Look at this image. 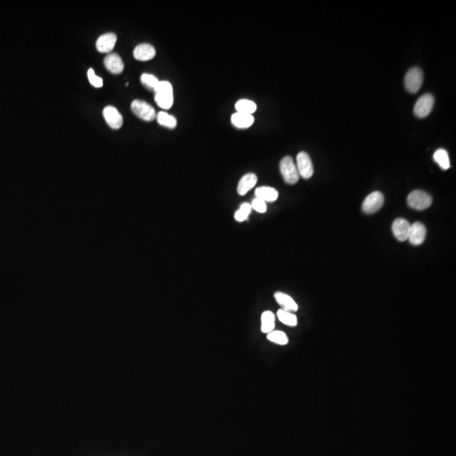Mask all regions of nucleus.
<instances>
[{"label":"nucleus","instance_id":"2eb2a0df","mask_svg":"<svg viewBox=\"0 0 456 456\" xmlns=\"http://www.w3.org/2000/svg\"><path fill=\"white\" fill-rule=\"evenodd\" d=\"M258 182V178L255 173H247L239 181L238 185V193L239 195H245L248 192L250 191Z\"/></svg>","mask_w":456,"mask_h":456},{"label":"nucleus","instance_id":"f257e3e1","mask_svg":"<svg viewBox=\"0 0 456 456\" xmlns=\"http://www.w3.org/2000/svg\"><path fill=\"white\" fill-rule=\"evenodd\" d=\"M155 101L157 105L163 109H170L173 104V85L169 81L162 80L154 90Z\"/></svg>","mask_w":456,"mask_h":456},{"label":"nucleus","instance_id":"1a4fd4ad","mask_svg":"<svg viewBox=\"0 0 456 456\" xmlns=\"http://www.w3.org/2000/svg\"><path fill=\"white\" fill-rule=\"evenodd\" d=\"M103 117L106 120V124L113 130H119L122 127L124 120L122 115L118 111L116 107L112 106H107L104 108Z\"/></svg>","mask_w":456,"mask_h":456},{"label":"nucleus","instance_id":"423d86ee","mask_svg":"<svg viewBox=\"0 0 456 456\" xmlns=\"http://www.w3.org/2000/svg\"><path fill=\"white\" fill-rule=\"evenodd\" d=\"M385 202V197L381 192H373L364 199L363 203V211L366 214H374L379 211Z\"/></svg>","mask_w":456,"mask_h":456},{"label":"nucleus","instance_id":"7ed1b4c3","mask_svg":"<svg viewBox=\"0 0 456 456\" xmlns=\"http://www.w3.org/2000/svg\"><path fill=\"white\" fill-rule=\"evenodd\" d=\"M432 198L427 192L423 190H414L407 197L409 206L417 210H423L432 204Z\"/></svg>","mask_w":456,"mask_h":456},{"label":"nucleus","instance_id":"4468645a","mask_svg":"<svg viewBox=\"0 0 456 456\" xmlns=\"http://www.w3.org/2000/svg\"><path fill=\"white\" fill-rule=\"evenodd\" d=\"M156 56V49L148 43H142L136 46L134 50V57L139 61H148Z\"/></svg>","mask_w":456,"mask_h":456},{"label":"nucleus","instance_id":"b1692460","mask_svg":"<svg viewBox=\"0 0 456 456\" xmlns=\"http://www.w3.org/2000/svg\"><path fill=\"white\" fill-rule=\"evenodd\" d=\"M267 339L276 344H278V345H287L288 343L287 334L280 330H273V331L270 332L269 334H267Z\"/></svg>","mask_w":456,"mask_h":456},{"label":"nucleus","instance_id":"f8f14e48","mask_svg":"<svg viewBox=\"0 0 456 456\" xmlns=\"http://www.w3.org/2000/svg\"><path fill=\"white\" fill-rule=\"evenodd\" d=\"M117 43V36L112 32L101 35L96 41V49L101 53H110Z\"/></svg>","mask_w":456,"mask_h":456},{"label":"nucleus","instance_id":"9b49d317","mask_svg":"<svg viewBox=\"0 0 456 456\" xmlns=\"http://www.w3.org/2000/svg\"><path fill=\"white\" fill-rule=\"evenodd\" d=\"M427 235V229L421 222H415L411 225L408 240L412 245L418 246L424 242Z\"/></svg>","mask_w":456,"mask_h":456},{"label":"nucleus","instance_id":"dca6fc26","mask_svg":"<svg viewBox=\"0 0 456 456\" xmlns=\"http://www.w3.org/2000/svg\"><path fill=\"white\" fill-rule=\"evenodd\" d=\"M275 298L276 302H278L279 305L282 308L281 309L288 312H296L298 310L297 302H295L294 299L290 297L289 295L284 292H277L275 293Z\"/></svg>","mask_w":456,"mask_h":456},{"label":"nucleus","instance_id":"6e6552de","mask_svg":"<svg viewBox=\"0 0 456 456\" xmlns=\"http://www.w3.org/2000/svg\"><path fill=\"white\" fill-rule=\"evenodd\" d=\"M297 168L300 177L304 179H308L313 176V162L311 161L310 157L308 156V153L302 151L297 154Z\"/></svg>","mask_w":456,"mask_h":456},{"label":"nucleus","instance_id":"f3484780","mask_svg":"<svg viewBox=\"0 0 456 456\" xmlns=\"http://www.w3.org/2000/svg\"><path fill=\"white\" fill-rule=\"evenodd\" d=\"M232 123L235 127L239 129H248L251 127L255 122V118L251 114L243 113V112H235L232 116Z\"/></svg>","mask_w":456,"mask_h":456},{"label":"nucleus","instance_id":"9d476101","mask_svg":"<svg viewBox=\"0 0 456 456\" xmlns=\"http://www.w3.org/2000/svg\"><path fill=\"white\" fill-rule=\"evenodd\" d=\"M411 224L409 223L408 220L403 218H397L393 222V234L399 241L404 242L408 239Z\"/></svg>","mask_w":456,"mask_h":456},{"label":"nucleus","instance_id":"412c9836","mask_svg":"<svg viewBox=\"0 0 456 456\" xmlns=\"http://www.w3.org/2000/svg\"><path fill=\"white\" fill-rule=\"evenodd\" d=\"M157 123L162 126L168 129H175L177 126V120L175 117L167 113L166 111H159L157 115Z\"/></svg>","mask_w":456,"mask_h":456},{"label":"nucleus","instance_id":"a211bd4d","mask_svg":"<svg viewBox=\"0 0 456 456\" xmlns=\"http://www.w3.org/2000/svg\"><path fill=\"white\" fill-rule=\"evenodd\" d=\"M255 196L265 202H275L278 199L279 194L276 188L263 186L255 189Z\"/></svg>","mask_w":456,"mask_h":456},{"label":"nucleus","instance_id":"aec40b11","mask_svg":"<svg viewBox=\"0 0 456 456\" xmlns=\"http://www.w3.org/2000/svg\"><path fill=\"white\" fill-rule=\"evenodd\" d=\"M238 112H243V113L251 114L252 115L256 110H257V105L253 101L247 100V99H242L239 100L235 105Z\"/></svg>","mask_w":456,"mask_h":456},{"label":"nucleus","instance_id":"6ab92c4d","mask_svg":"<svg viewBox=\"0 0 456 456\" xmlns=\"http://www.w3.org/2000/svg\"><path fill=\"white\" fill-rule=\"evenodd\" d=\"M276 324V317L271 311H265L261 315V331L269 334L273 331Z\"/></svg>","mask_w":456,"mask_h":456},{"label":"nucleus","instance_id":"0eeeda50","mask_svg":"<svg viewBox=\"0 0 456 456\" xmlns=\"http://www.w3.org/2000/svg\"><path fill=\"white\" fill-rule=\"evenodd\" d=\"M434 105V97L431 94H424L416 101L414 106V114L416 117L423 119L429 115Z\"/></svg>","mask_w":456,"mask_h":456},{"label":"nucleus","instance_id":"39448f33","mask_svg":"<svg viewBox=\"0 0 456 456\" xmlns=\"http://www.w3.org/2000/svg\"><path fill=\"white\" fill-rule=\"evenodd\" d=\"M131 109L137 117L145 121H152L157 117L154 107L141 100H135L131 104Z\"/></svg>","mask_w":456,"mask_h":456},{"label":"nucleus","instance_id":"393cba45","mask_svg":"<svg viewBox=\"0 0 456 456\" xmlns=\"http://www.w3.org/2000/svg\"><path fill=\"white\" fill-rule=\"evenodd\" d=\"M251 210H252L251 204H249V203H244V204H241L239 210H237L235 215H234V218L239 222L244 221L250 216Z\"/></svg>","mask_w":456,"mask_h":456},{"label":"nucleus","instance_id":"cd10ccee","mask_svg":"<svg viewBox=\"0 0 456 456\" xmlns=\"http://www.w3.org/2000/svg\"><path fill=\"white\" fill-rule=\"evenodd\" d=\"M251 206H252V209L256 210L259 213H265L267 210L266 202L264 201L262 199H259V198H255V199H253Z\"/></svg>","mask_w":456,"mask_h":456},{"label":"nucleus","instance_id":"5701e85b","mask_svg":"<svg viewBox=\"0 0 456 456\" xmlns=\"http://www.w3.org/2000/svg\"><path fill=\"white\" fill-rule=\"evenodd\" d=\"M277 317L281 323H283L284 324L288 325V326L294 327L297 324V316L288 311L280 309L277 312Z\"/></svg>","mask_w":456,"mask_h":456},{"label":"nucleus","instance_id":"4be33fe9","mask_svg":"<svg viewBox=\"0 0 456 456\" xmlns=\"http://www.w3.org/2000/svg\"><path fill=\"white\" fill-rule=\"evenodd\" d=\"M433 159L443 170H447L450 167V162H449L448 152L443 149H438L435 151Z\"/></svg>","mask_w":456,"mask_h":456},{"label":"nucleus","instance_id":"bb28decb","mask_svg":"<svg viewBox=\"0 0 456 456\" xmlns=\"http://www.w3.org/2000/svg\"><path fill=\"white\" fill-rule=\"evenodd\" d=\"M88 75V80L90 81V84L95 86L96 88L102 87L103 85V80L101 78L96 76L95 72L92 69H90L88 70L87 73Z\"/></svg>","mask_w":456,"mask_h":456},{"label":"nucleus","instance_id":"a878e982","mask_svg":"<svg viewBox=\"0 0 456 456\" xmlns=\"http://www.w3.org/2000/svg\"><path fill=\"white\" fill-rule=\"evenodd\" d=\"M141 83L143 84L145 87L147 88L149 90H156L157 85L159 84L160 80L157 79L153 74H143L141 77Z\"/></svg>","mask_w":456,"mask_h":456},{"label":"nucleus","instance_id":"ddd939ff","mask_svg":"<svg viewBox=\"0 0 456 456\" xmlns=\"http://www.w3.org/2000/svg\"><path fill=\"white\" fill-rule=\"evenodd\" d=\"M104 65L107 70L114 74H121L125 69V64L117 53H109L104 59Z\"/></svg>","mask_w":456,"mask_h":456},{"label":"nucleus","instance_id":"20e7f679","mask_svg":"<svg viewBox=\"0 0 456 456\" xmlns=\"http://www.w3.org/2000/svg\"><path fill=\"white\" fill-rule=\"evenodd\" d=\"M423 82V73L422 69L414 67L409 69L405 76V86L410 93H416L420 90Z\"/></svg>","mask_w":456,"mask_h":456},{"label":"nucleus","instance_id":"f03ea898","mask_svg":"<svg viewBox=\"0 0 456 456\" xmlns=\"http://www.w3.org/2000/svg\"><path fill=\"white\" fill-rule=\"evenodd\" d=\"M280 170L284 180L288 184H295L299 180V173L297 166L291 157H285L280 163Z\"/></svg>","mask_w":456,"mask_h":456}]
</instances>
